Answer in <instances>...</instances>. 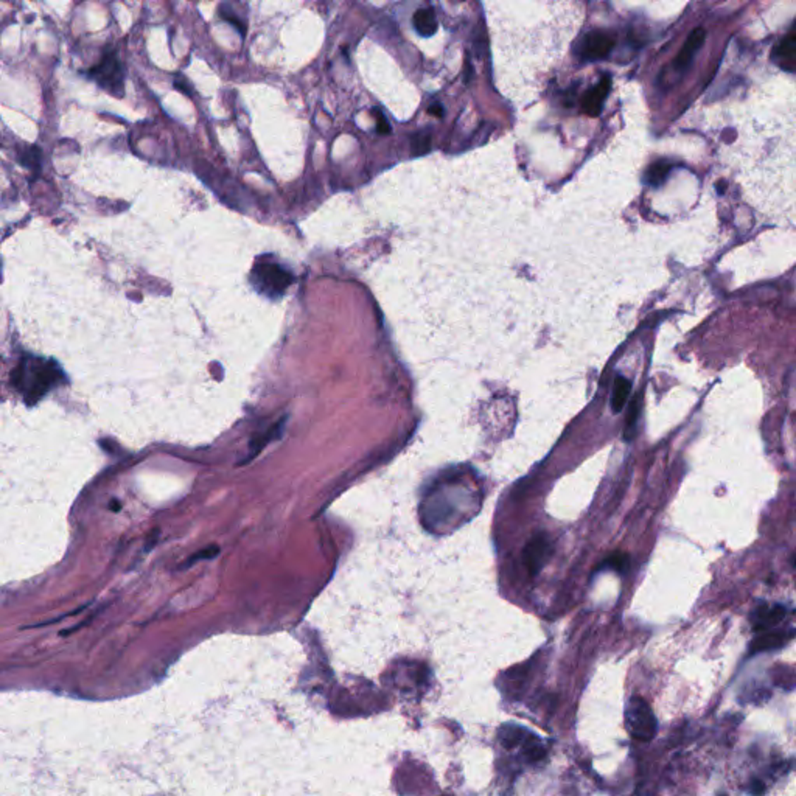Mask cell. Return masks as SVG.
<instances>
[{
    "label": "cell",
    "mask_w": 796,
    "mask_h": 796,
    "mask_svg": "<svg viewBox=\"0 0 796 796\" xmlns=\"http://www.w3.org/2000/svg\"><path fill=\"white\" fill-rule=\"evenodd\" d=\"M11 377L14 386L24 394L27 403L33 404L41 400L50 389L59 385L64 378V373L53 361L25 356Z\"/></svg>",
    "instance_id": "6da1fadb"
},
{
    "label": "cell",
    "mask_w": 796,
    "mask_h": 796,
    "mask_svg": "<svg viewBox=\"0 0 796 796\" xmlns=\"http://www.w3.org/2000/svg\"><path fill=\"white\" fill-rule=\"evenodd\" d=\"M625 726L630 736L638 742H650L658 731V723L653 711L650 709L647 701L638 695H633L627 703L625 709Z\"/></svg>",
    "instance_id": "7a4b0ae2"
},
{
    "label": "cell",
    "mask_w": 796,
    "mask_h": 796,
    "mask_svg": "<svg viewBox=\"0 0 796 796\" xmlns=\"http://www.w3.org/2000/svg\"><path fill=\"white\" fill-rule=\"evenodd\" d=\"M89 78L94 80L100 88L108 90L116 97H123L125 94V73L119 58L109 53L106 55L100 64L89 71Z\"/></svg>",
    "instance_id": "3957f363"
},
{
    "label": "cell",
    "mask_w": 796,
    "mask_h": 796,
    "mask_svg": "<svg viewBox=\"0 0 796 796\" xmlns=\"http://www.w3.org/2000/svg\"><path fill=\"white\" fill-rule=\"evenodd\" d=\"M252 279H254V287L260 293L266 294L267 297H279L291 285L293 275L279 265L263 263L254 267Z\"/></svg>",
    "instance_id": "277c9868"
},
{
    "label": "cell",
    "mask_w": 796,
    "mask_h": 796,
    "mask_svg": "<svg viewBox=\"0 0 796 796\" xmlns=\"http://www.w3.org/2000/svg\"><path fill=\"white\" fill-rule=\"evenodd\" d=\"M553 554V545L545 533L532 537L523 550V562L531 576H537Z\"/></svg>",
    "instance_id": "5b68a950"
},
{
    "label": "cell",
    "mask_w": 796,
    "mask_h": 796,
    "mask_svg": "<svg viewBox=\"0 0 796 796\" xmlns=\"http://www.w3.org/2000/svg\"><path fill=\"white\" fill-rule=\"evenodd\" d=\"M615 45V37L603 32H591L585 36L581 44V59L597 61L605 58Z\"/></svg>",
    "instance_id": "8992f818"
},
{
    "label": "cell",
    "mask_w": 796,
    "mask_h": 796,
    "mask_svg": "<svg viewBox=\"0 0 796 796\" xmlns=\"http://www.w3.org/2000/svg\"><path fill=\"white\" fill-rule=\"evenodd\" d=\"M787 611L784 605H761L756 608L752 616L753 629L756 632H765L771 630V627H775L785 617Z\"/></svg>",
    "instance_id": "52a82bcc"
},
{
    "label": "cell",
    "mask_w": 796,
    "mask_h": 796,
    "mask_svg": "<svg viewBox=\"0 0 796 796\" xmlns=\"http://www.w3.org/2000/svg\"><path fill=\"white\" fill-rule=\"evenodd\" d=\"M610 86H611L610 76H603L597 86H594L591 90L586 92L585 100H584V111L588 114V116H591V117L599 116L601 111H602V106H603V103H605V98H607L608 92H610Z\"/></svg>",
    "instance_id": "ba28073f"
},
{
    "label": "cell",
    "mask_w": 796,
    "mask_h": 796,
    "mask_svg": "<svg viewBox=\"0 0 796 796\" xmlns=\"http://www.w3.org/2000/svg\"><path fill=\"white\" fill-rule=\"evenodd\" d=\"M767 633L765 634H759L753 642H752V653H761V652H768V650H775V649H780L784 647L788 641L793 638V629L785 632H770V630H765Z\"/></svg>",
    "instance_id": "9c48e42d"
},
{
    "label": "cell",
    "mask_w": 796,
    "mask_h": 796,
    "mask_svg": "<svg viewBox=\"0 0 796 796\" xmlns=\"http://www.w3.org/2000/svg\"><path fill=\"white\" fill-rule=\"evenodd\" d=\"M773 61L784 71L793 73L796 66V35L792 32L773 52Z\"/></svg>",
    "instance_id": "30bf717a"
},
{
    "label": "cell",
    "mask_w": 796,
    "mask_h": 796,
    "mask_svg": "<svg viewBox=\"0 0 796 796\" xmlns=\"http://www.w3.org/2000/svg\"><path fill=\"white\" fill-rule=\"evenodd\" d=\"M705 37H706L705 30H703V28L694 30L691 36L687 37V41L683 45V49H681L680 55L675 59V66L678 68H686L689 64H691V61L695 56V53L699 52V49L703 45V42H705Z\"/></svg>",
    "instance_id": "8fae6325"
},
{
    "label": "cell",
    "mask_w": 796,
    "mask_h": 796,
    "mask_svg": "<svg viewBox=\"0 0 796 796\" xmlns=\"http://www.w3.org/2000/svg\"><path fill=\"white\" fill-rule=\"evenodd\" d=\"M412 24H414L416 32L423 37H430L438 32V19H435V14L431 8L417 10L414 18H412Z\"/></svg>",
    "instance_id": "7c38bea8"
},
{
    "label": "cell",
    "mask_w": 796,
    "mask_h": 796,
    "mask_svg": "<svg viewBox=\"0 0 796 796\" xmlns=\"http://www.w3.org/2000/svg\"><path fill=\"white\" fill-rule=\"evenodd\" d=\"M527 736H529V732L521 728V726L517 725H504L500 732H498L501 745L506 749H514L517 747H521Z\"/></svg>",
    "instance_id": "4fadbf2b"
},
{
    "label": "cell",
    "mask_w": 796,
    "mask_h": 796,
    "mask_svg": "<svg viewBox=\"0 0 796 796\" xmlns=\"http://www.w3.org/2000/svg\"><path fill=\"white\" fill-rule=\"evenodd\" d=\"M630 390H632V382L625 377L617 375L613 387V398H611V406H613L615 412H621L624 409L627 398L630 395Z\"/></svg>",
    "instance_id": "5bb4252c"
},
{
    "label": "cell",
    "mask_w": 796,
    "mask_h": 796,
    "mask_svg": "<svg viewBox=\"0 0 796 796\" xmlns=\"http://www.w3.org/2000/svg\"><path fill=\"white\" fill-rule=\"evenodd\" d=\"M521 747H523V754L529 762L541 761L546 754V749L543 748V745L540 744V740L535 736H532L531 732H529V736H527V739L524 740V744Z\"/></svg>",
    "instance_id": "9a60e30c"
},
{
    "label": "cell",
    "mask_w": 796,
    "mask_h": 796,
    "mask_svg": "<svg viewBox=\"0 0 796 796\" xmlns=\"http://www.w3.org/2000/svg\"><path fill=\"white\" fill-rule=\"evenodd\" d=\"M670 171V165L668 162H655L653 165H650V168L646 173V182L649 186H653L658 187L661 186L664 182V179L668 178V174Z\"/></svg>",
    "instance_id": "2e32d148"
},
{
    "label": "cell",
    "mask_w": 796,
    "mask_h": 796,
    "mask_svg": "<svg viewBox=\"0 0 796 796\" xmlns=\"http://www.w3.org/2000/svg\"><path fill=\"white\" fill-rule=\"evenodd\" d=\"M411 147H412V152L417 156H422L425 152L430 151L431 148V135L428 133H417L414 137H412V142H411Z\"/></svg>",
    "instance_id": "e0dca14e"
},
{
    "label": "cell",
    "mask_w": 796,
    "mask_h": 796,
    "mask_svg": "<svg viewBox=\"0 0 796 796\" xmlns=\"http://www.w3.org/2000/svg\"><path fill=\"white\" fill-rule=\"evenodd\" d=\"M629 565H630L629 555L622 554V553H617V554H613L611 557H608L605 563H603L602 568H611V569H616L617 572H625L627 569H629Z\"/></svg>",
    "instance_id": "ac0fdd59"
},
{
    "label": "cell",
    "mask_w": 796,
    "mask_h": 796,
    "mask_svg": "<svg viewBox=\"0 0 796 796\" xmlns=\"http://www.w3.org/2000/svg\"><path fill=\"white\" fill-rule=\"evenodd\" d=\"M638 414H639V397H637V398H634V400L632 402L629 416H627V430H625V439H627V440L632 439V433H633L634 425H637Z\"/></svg>",
    "instance_id": "d6986e66"
},
{
    "label": "cell",
    "mask_w": 796,
    "mask_h": 796,
    "mask_svg": "<svg viewBox=\"0 0 796 796\" xmlns=\"http://www.w3.org/2000/svg\"><path fill=\"white\" fill-rule=\"evenodd\" d=\"M219 14H221V18H223L224 20L229 22V24H232L236 30H239L240 35H243V36L246 35V27H244V24H243V22H241L240 19H236V18L234 16L232 11H229V10L224 8V6H221V8H219Z\"/></svg>",
    "instance_id": "ffe728a7"
},
{
    "label": "cell",
    "mask_w": 796,
    "mask_h": 796,
    "mask_svg": "<svg viewBox=\"0 0 796 796\" xmlns=\"http://www.w3.org/2000/svg\"><path fill=\"white\" fill-rule=\"evenodd\" d=\"M40 156H41L40 148H30V150H25L24 157H22V162H24L27 167L40 168Z\"/></svg>",
    "instance_id": "44dd1931"
},
{
    "label": "cell",
    "mask_w": 796,
    "mask_h": 796,
    "mask_svg": "<svg viewBox=\"0 0 796 796\" xmlns=\"http://www.w3.org/2000/svg\"><path fill=\"white\" fill-rule=\"evenodd\" d=\"M373 116L377 119V131L380 134H389L390 133V126H389V121L386 120L385 114H382L380 109L375 108L373 109Z\"/></svg>",
    "instance_id": "7402d4cb"
},
{
    "label": "cell",
    "mask_w": 796,
    "mask_h": 796,
    "mask_svg": "<svg viewBox=\"0 0 796 796\" xmlns=\"http://www.w3.org/2000/svg\"><path fill=\"white\" fill-rule=\"evenodd\" d=\"M218 550H219V549H218L217 546H212V548H209V549H204V550H201V553H199L198 555L190 557V558H188V565L195 563V562H198V560H203V558H212L213 555L218 554Z\"/></svg>",
    "instance_id": "603a6c76"
},
{
    "label": "cell",
    "mask_w": 796,
    "mask_h": 796,
    "mask_svg": "<svg viewBox=\"0 0 796 796\" xmlns=\"http://www.w3.org/2000/svg\"><path fill=\"white\" fill-rule=\"evenodd\" d=\"M174 88H176V89H178V90H181V92H182V94H186V95H191V89H190V86H188V84H187L186 81H183L182 78H181V81H179V80H176V81H174Z\"/></svg>",
    "instance_id": "cb8c5ba5"
},
{
    "label": "cell",
    "mask_w": 796,
    "mask_h": 796,
    "mask_svg": "<svg viewBox=\"0 0 796 796\" xmlns=\"http://www.w3.org/2000/svg\"><path fill=\"white\" fill-rule=\"evenodd\" d=\"M428 112H430V114H431V116H435V117H442V116H443V106H442V104H439V103H435V104L430 106V109H428Z\"/></svg>",
    "instance_id": "d4e9b609"
}]
</instances>
